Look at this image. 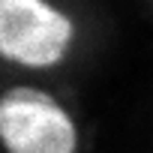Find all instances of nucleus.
Instances as JSON below:
<instances>
[{
  "mask_svg": "<svg viewBox=\"0 0 153 153\" xmlns=\"http://www.w3.org/2000/svg\"><path fill=\"white\" fill-rule=\"evenodd\" d=\"M0 138L9 153H75L69 114L36 87H12L0 99Z\"/></svg>",
  "mask_w": 153,
  "mask_h": 153,
  "instance_id": "nucleus-1",
  "label": "nucleus"
},
{
  "mask_svg": "<svg viewBox=\"0 0 153 153\" xmlns=\"http://www.w3.org/2000/svg\"><path fill=\"white\" fill-rule=\"evenodd\" d=\"M72 42V21L45 0H0V54L21 66H54Z\"/></svg>",
  "mask_w": 153,
  "mask_h": 153,
  "instance_id": "nucleus-2",
  "label": "nucleus"
}]
</instances>
